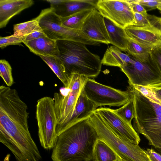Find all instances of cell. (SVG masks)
I'll return each instance as SVG.
<instances>
[{"label":"cell","instance_id":"1","mask_svg":"<svg viewBox=\"0 0 161 161\" xmlns=\"http://www.w3.org/2000/svg\"><path fill=\"white\" fill-rule=\"evenodd\" d=\"M89 117L73 124L58 136L51 155L53 161H95L94 150L99 137Z\"/></svg>","mask_w":161,"mask_h":161},{"label":"cell","instance_id":"2","mask_svg":"<svg viewBox=\"0 0 161 161\" xmlns=\"http://www.w3.org/2000/svg\"><path fill=\"white\" fill-rule=\"evenodd\" d=\"M134 105V127L148 140L149 144L161 150V105L149 99L132 85L127 90Z\"/></svg>","mask_w":161,"mask_h":161},{"label":"cell","instance_id":"3","mask_svg":"<svg viewBox=\"0 0 161 161\" xmlns=\"http://www.w3.org/2000/svg\"><path fill=\"white\" fill-rule=\"evenodd\" d=\"M56 41L59 51L57 57L62 62L69 78L73 74L92 79L99 74L101 60L98 55L91 52L86 45L70 40Z\"/></svg>","mask_w":161,"mask_h":161},{"label":"cell","instance_id":"4","mask_svg":"<svg viewBox=\"0 0 161 161\" xmlns=\"http://www.w3.org/2000/svg\"><path fill=\"white\" fill-rule=\"evenodd\" d=\"M89 120L99 139L108 145L121 159L126 161H151L145 150L138 144L118 136L95 111L89 115Z\"/></svg>","mask_w":161,"mask_h":161},{"label":"cell","instance_id":"5","mask_svg":"<svg viewBox=\"0 0 161 161\" xmlns=\"http://www.w3.org/2000/svg\"><path fill=\"white\" fill-rule=\"evenodd\" d=\"M35 19L38 22L42 29L47 36L52 39L56 41L70 40L88 45H100V43L86 36L80 30L69 28L63 25L60 17L50 8L42 10Z\"/></svg>","mask_w":161,"mask_h":161},{"label":"cell","instance_id":"6","mask_svg":"<svg viewBox=\"0 0 161 161\" xmlns=\"http://www.w3.org/2000/svg\"><path fill=\"white\" fill-rule=\"evenodd\" d=\"M36 107V118L41 144L45 149H53L58 137L54 99L49 97H42L37 101Z\"/></svg>","mask_w":161,"mask_h":161},{"label":"cell","instance_id":"7","mask_svg":"<svg viewBox=\"0 0 161 161\" xmlns=\"http://www.w3.org/2000/svg\"><path fill=\"white\" fill-rule=\"evenodd\" d=\"M86 77L73 74L69 77L67 94L55 92L54 94L55 110L57 120L56 133L58 136L63 127L70 117L86 82Z\"/></svg>","mask_w":161,"mask_h":161},{"label":"cell","instance_id":"8","mask_svg":"<svg viewBox=\"0 0 161 161\" xmlns=\"http://www.w3.org/2000/svg\"><path fill=\"white\" fill-rule=\"evenodd\" d=\"M87 97L97 108L102 106H120L130 99L128 92L122 91L87 78L83 88Z\"/></svg>","mask_w":161,"mask_h":161},{"label":"cell","instance_id":"9","mask_svg":"<svg viewBox=\"0 0 161 161\" xmlns=\"http://www.w3.org/2000/svg\"><path fill=\"white\" fill-rule=\"evenodd\" d=\"M133 58V62L120 68L127 77L129 85L149 86L161 82V72L151 54L144 61Z\"/></svg>","mask_w":161,"mask_h":161},{"label":"cell","instance_id":"10","mask_svg":"<svg viewBox=\"0 0 161 161\" xmlns=\"http://www.w3.org/2000/svg\"><path fill=\"white\" fill-rule=\"evenodd\" d=\"M96 8L119 27L125 28L133 24L134 12L128 0H98Z\"/></svg>","mask_w":161,"mask_h":161},{"label":"cell","instance_id":"11","mask_svg":"<svg viewBox=\"0 0 161 161\" xmlns=\"http://www.w3.org/2000/svg\"><path fill=\"white\" fill-rule=\"evenodd\" d=\"M94 111L99 114L108 126L118 136L136 144L139 143L140 138L132 124L118 114L114 109L100 107Z\"/></svg>","mask_w":161,"mask_h":161},{"label":"cell","instance_id":"12","mask_svg":"<svg viewBox=\"0 0 161 161\" xmlns=\"http://www.w3.org/2000/svg\"><path fill=\"white\" fill-rule=\"evenodd\" d=\"M80 31L90 39L106 44H110L104 17L94 8L85 21Z\"/></svg>","mask_w":161,"mask_h":161},{"label":"cell","instance_id":"13","mask_svg":"<svg viewBox=\"0 0 161 161\" xmlns=\"http://www.w3.org/2000/svg\"><path fill=\"white\" fill-rule=\"evenodd\" d=\"M129 37L152 49L161 46V29L158 27H139L133 25L125 28Z\"/></svg>","mask_w":161,"mask_h":161},{"label":"cell","instance_id":"14","mask_svg":"<svg viewBox=\"0 0 161 161\" xmlns=\"http://www.w3.org/2000/svg\"><path fill=\"white\" fill-rule=\"evenodd\" d=\"M34 3L32 0H0V28L5 27L14 16Z\"/></svg>","mask_w":161,"mask_h":161},{"label":"cell","instance_id":"15","mask_svg":"<svg viewBox=\"0 0 161 161\" xmlns=\"http://www.w3.org/2000/svg\"><path fill=\"white\" fill-rule=\"evenodd\" d=\"M97 0H64L57 5H50V8L61 17L68 16L80 11L96 8Z\"/></svg>","mask_w":161,"mask_h":161},{"label":"cell","instance_id":"16","mask_svg":"<svg viewBox=\"0 0 161 161\" xmlns=\"http://www.w3.org/2000/svg\"><path fill=\"white\" fill-rule=\"evenodd\" d=\"M96 109L94 104L85 95L82 89L73 112L63 127L60 134L73 124L89 117Z\"/></svg>","mask_w":161,"mask_h":161},{"label":"cell","instance_id":"17","mask_svg":"<svg viewBox=\"0 0 161 161\" xmlns=\"http://www.w3.org/2000/svg\"><path fill=\"white\" fill-rule=\"evenodd\" d=\"M30 51L38 56L57 57L59 51L57 41L47 36L23 42Z\"/></svg>","mask_w":161,"mask_h":161},{"label":"cell","instance_id":"18","mask_svg":"<svg viewBox=\"0 0 161 161\" xmlns=\"http://www.w3.org/2000/svg\"><path fill=\"white\" fill-rule=\"evenodd\" d=\"M101 61L103 65L121 68L133 62L134 59L132 56L123 53L114 46H111L108 47Z\"/></svg>","mask_w":161,"mask_h":161},{"label":"cell","instance_id":"19","mask_svg":"<svg viewBox=\"0 0 161 161\" xmlns=\"http://www.w3.org/2000/svg\"><path fill=\"white\" fill-rule=\"evenodd\" d=\"M110 44L118 47L121 51L126 52L129 37L125 29L119 27L104 18Z\"/></svg>","mask_w":161,"mask_h":161},{"label":"cell","instance_id":"20","mask_svg":"<svg viewBox=\"0 0 161 161\" xmlns=\"http://www.w3.org/2000/svg\"><path fill=\"white\" fill-rule=\"evenodd\" d=\"M40 57L47 64L64 85L67 89L69 78L66 72L62 61L57 57L40 56Z\"/></svg>","mask_w":161,"mask_h":161},{"label":"cell","instance_id":"21","mask_svg":"<svg viewBox=\"0 0 161 161\" xmlns=\"http://www.w3.org/2000/svg\"><path fill=\"white\" fill-rule=\"evenodd\" d=\"M94 156L95 161H121V159L113 150L100 139L95 146Z\"/></svg>","mask_w":161,"mask_h":161},{"label":"cell","instance_id":"22","mask_svg":"<svg viewBox=\"0 0 161 161\" xmlns=\"http://www.w3.org/2000/svg\"><path fill=\"white\" fill-rule=\"evenodd\" d=\"M93 9H86L67 17H60L62 24L69 28L80 30L86 19Z\"/></svg>","mask_w":161,"mask_h":161},{"label":"cell","instance_id":"23","mask_svg":"<svg viewBox=\"0 0 161 161\" xmlns=\"http://www.w3.org/2000/svg\"><path fill=\"white\" fill-rule=\"evenodd\" d=\"M152 49L129 38L126 52L136 59L144 61L150 56Z\"/></svg>","mask_w":161,"mask_h":161},{"label":"cell","instance_id":"24","mask_svg":"<svg viewBox=\"0 0 161 161\" xmlns=\"http://www.w3.org/2000/svg\"><path fill=\"white\" fill-rule=\"evenodd\" d=\"M13 30V35L19 37L27 36L35 31L42 30L38 22L35 19L14 25Z\"/></svg>","mask_w":161,"mask_h":161},{"label":"cell","instance_id":"25","mask_svg":"<svg viewBox=\"0 0 161 161\" xmlns=\"http://www.w3.org/2000/svg\"><path fill=\"white\" fill-rule=\"evenodd\" d=\"M134 20L132 25L139 27L155 26L161 29V18L148 14L146 16L134 12Z\"/></svg>","mask_w":161,"mask_h":161},{"label":"cell","instance_id":"26","mask_svg":"<svg viewBox=\"0 0 161 161\" xmlns=\"http://www.w3.org/2000/svg\"><path fill=\"white\" fill-rule=\"evenodd\" d=\"M114 110L125 120L131 124L132 120L135 117V112L133 102L131 98L130 100L122 107Z\"/></svg>","mask_w":161,"mask_h":161},{"label":"cell","instance_id":"27","mask_svg":"<svg viewBox=\"0 0 161 161\" xmlns=\"http://www.w3.org/2000/svg\"><path fill=\"white\" fill-rule=\"evenodd\" d=\"M0 75L8 87L13 84L12 68L8 62L5 59L0 61Z\"/></svg>","mask_w":161,"mask_h":161},{"label":"cell","instance_id":"28","mask_svg":"<svg viewBox=\"0 0 161 161\" xmlns=\"http://www.w3.org/2000/svg\"><path fill=\"white\" fill-rule=\"evenodd\" d=\"M26 36L23 37L15 36L13 35L4 37H0V47L3 48L11 45H18L23 43Z\"/></svg>","mask_w":161,"mask_h":161},{"label":"cell","instance_id":"29","mask_svg":"<svg viewBox=\"0 0 161 161\" xmlns=\"http://www.w3.org/2000/svg\"><path fill=\"white\" fill-rule=\"evenodd\" d=\"M132 86L147 97L161 105V103L155 97L150 88L148 86L139 85Z\"/></svg>","mask_w":161,"mask_h":161},{"label":"cell","instance_id":"30","mask_svg":"<svg viewBox=\"0 0 161 161\" xmlns=\"http://www.w3.org/2000/svg\"><path fill=\"white\" fill-rule=\"evenodd\" d=\"M137 1L147 11L157 8V6L161 3V0H137Z\"/></svg>","mask_w":161,"mask_h":161},{"label":"cell","instance_id":"31","mask_svg":"<svg viewBox=\"0 0 161 161\" xmlns=\"http://www.w3.org/2000/svg\"><path fill=\"white\" fill-rule=\"evenodd\" d=\"M132 8L133 12L146 16L148 14L144 7L139 4L137 0H128Z\"/></svg>","mask_w":161,"mask_h":161},{"label":"cell","instance_id":"32","mask_svg":"<svg viewBox=\"0 0 161 161\" xmlns=\"http://www.w3.org/2000/svg\"><path fill=\"white\" fill-rule=\"evenodd\" d=\"M151 54L161 72V46L152 49Z\"/></svg>","mask_w":161,"mask_h":161},{"label":"cell","instance_id":"33","mask_svg":"<svg viewBox=\"0 0 161 161\" xmlns=\"http://www.w3.org/2000/svg\"><path fill=\"white\" fill-rule=\"evenodd\" d=\"M46 36H47L42 30L36 31L26 36L25 40L23 42Z\"/></svg>","mask_w":161,"mask_h":161},{"label":"cell","instance_id":"34","mask_svg":"<svg viewBox=\"0 0 161 161\" xmlns=\"http://www.w3.org/2000/svg\"><path fill=\"white\" fill-rule=\"evenodd\" d=\"M148 86L150 88L156 98L161 103V82Z\"/></svg>","mask_w":161,"mask_h":161},{"label":"cell","instance_id":"35","mask_svg":"<svg viewBox=\"0 0 161 161\" xmlns=\"http://www.w3.org/2000/svg\"><path fill=\"white\" fill-rule=\"evenodd\" d=\"M151 161H161V154L152 149L145 150Z\"/></svg>","mask_w":161,"mask_h":161},{"label":"cell","instance_id":"36","mask_svg":"<svg viewBox=\"0 0 161 161\" xmlns=\"http://www.w3.org/2000/svg\"><path fill=\"white\" fill-rule=\"evenodd\" d=\"M45 1L50 3V5H57L62 3L64 0H46Z\"/></svg>","mask_w":161,"mask_h":161},{"label":"cell","instance_id":"37","mask_svg":"<svg viewBox=\"0 0 161 161\" xmlns=\"http://www.w3.org/2000/svg\"><path fill=\"white\" fill-rule=\"evenodd\" d=\"M10 157V154H7L6 157L5 158V159L3 161H9Z\"/></svg>","mask_w":161,"mask_h":161},{"label":"cell","instance_id":"38","mask_svg":"<svg viewBox=\"0 0 161 161\" xmlns=\"http://www.w3.org/2000/svg\"><path fill=\"white\" fill-rule=\"evenodd\" d=\"M157 8L160 10L161 12V3L157 6Z\"/></svg>","mask_w":161,"mask_h":161},{"label":"cell","instance_id":"39","mask_svg":"<svg viewBox=\"0 0 161 161\" xmlns=\"http://www.w3.org/2000/svg\"><path fill=\"white\" fill-rule=\"evenodd\" d=\"M121 161H126L124 160V159H121Z\"/></svg>","mask_w":161,"mask_h":161},{"label":"cell","instance_id":"40","mask_svg":"<svg viewBox=\"0 0 161 161\" xmlns=\"http://www.w3.org/2000/svg\"><path fill=\"white\" fill-rule=\"evenodd\" d=\"M160 151H161V150H160Z\"/></svg>","mask_w":161,"mask_h":161},{"label":"cell","instance_id":"41","mask_svg":"<svg viewBox=\"0 0 161 161\" xmlns=\"http://www.w3.org/2000/svg\"></svg>","mask_w":161,"mask_h":161}]
</instances>
